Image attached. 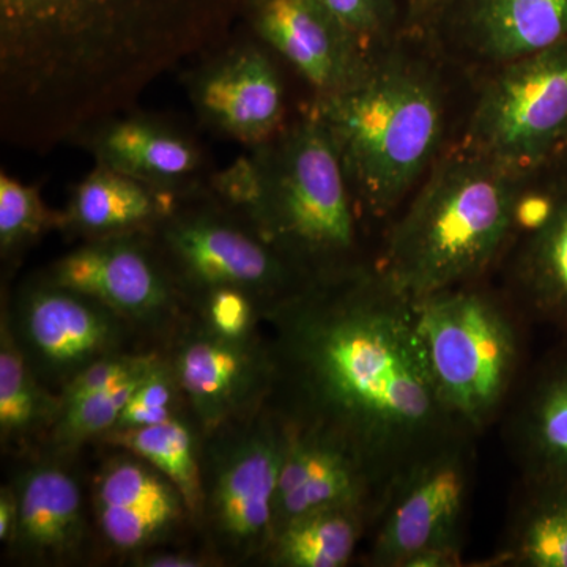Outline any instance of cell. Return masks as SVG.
I'll return each mask as SVG.
<instances>
[{
	"label": "cell",
	"mask_w": 567,
	"mask_h": 567,
	"mask_svg": "<svg viewBox=\"0 0 567 567\" xmlns=\"http://www.w3.org/2000/svg\"><path fill=\"white\" fill-rule=\"evenodd\" d=\"M182 196L95 164L71 189L61 230L82 241L151 233Z\"/></svg>",
	"instance_id": "cell-22"
},
{
	"label": "cell",
	"mask_w": 567,
	"mask_h": 567,
	"mask_svg": "<svg viewBox=\"0 0 567 567\" xmlns=\"http://www.w3.org/2000/svg\"><path fill=\"white\" fill-rule=\"evenodd\" d=\"M465 435L424 454L390 481L371 527L369 565L402 567L417 551L462 548L473 476Z\"/></svg>",
	"instance_id": "cell-11"
},
{
	"label": "cell",
	"mask_w": 567,
	"mask_h": 567,
	"mask_svg": "<svg viewBox=\"0 0 567 567\" xmlns=\"http://www.w3.org/2000/svg\"><path fill=\"white\" fill-rule=\"evenodd\" d=\"M2 319L33 374L58 395L87 365L111 354L140 350L134 346L144 339L102 301L41 274L11 295Z\"/></svg>",
	"instance_id": "cell-10"
},
{
	"label": "cell",
	"mask_w": 567,
	"mask_h": 567,
	"mask_svg": "<svg viewBox=\"0 0 567 567\" xmlns=\"http://www.w3.org/2000/svg\"><path fill=\"white\" fill-rule=\"evenodd\" d=\"M486 566L567 567V481L524 477L505 543Z\"/></svg>",
	"instance_id": "cell-25"
},
{
	"label": "cell",
	"mask_w": 567,
	"mask_h": 567,
	"mask_svg": "<svg viewBox=\"0 0 567 567\" xmlns=\"http://www.w3.org/2000/svg\"><path fill=\"white\" fill-rule=\"evenodd\" d=\"M374 516L361 507H323L292 518L275 533L262 565L342 567L350 563Z\"/></svg>",
	"instance_id": "cell-26"
},
{
	"label": "cell",
	"mask_w": 567,
	"mask_h": 567,
	"mask_svg": "<svg viewBox=\"0 0 567 567\" xmlns=\"http://www.w3.org/2000/svg\"><path fill=\"white\" fill-rule=\"evenodd\" d=\"M391 41L344 91L309 112L333 142L358 212L385 218L417 188L442 148L445 87L435 65Z\"/></svg>",
	"instance_id": "cell-3"
},
{
	"label": "cell",
	"mask_w": 567,
	"mask_h": 567,
	"mask_svg": "<svg viewBox=\"0 0 567 567\" xmlns=\"http://www.w3.org/2000/svg\"><path fill=\"white\" fill-rule=\"evenodd\" d=\"M185 74V87L205 128L254 148L286 126V91L262 41L218 44Z\"/></svg>",
	"instance_id": "cell-15"
},
{
	"label": "cell",
	"mask_w": 567,
	"mask_h": 567,
	"mask_svg": "<svg viewBox=\"0 0 567 567\" xmlns=\"http://www.w3.org/2000/svg\"><path fill=\"white\" fill-rule=\"evenodd\" d=\"M244 14L257 40L293 66L315 96L344 91L368 66L372 52L317 0H248Z\"/></svg>",
	"instance_id": "cell-19"
},
{
	"label": "cell",
	"mask_w": 567,
	"mask_h": 567,
	"mask_svg": "<svg viewBox=\"0 0 567 567\" xmlns=\"http://www.w3.org/2000/svg\"><path fill=\"white\" fill-rule=\"evenodd\" d=\"M262 336L271 363L265 404L349 447L383 492L417 458L470 434L435 393L415 301L375 262L306 284L265 312Z\"/></svg>",
	"instance_id": "cell-1"
},
{
	"label": "cell",
	"mask_w": 567,
	"mask_h": 567,
	"mask_svg": "<svg viewBox=\"0 0 567 567\" xmlns=\"http://www.w3.org/2000/svg\"><path fill=\"white\" fill-rule=\"evenodd\" d=\"M507 252L518 312L567 339V148L528 175Z\"/></svg>",
	"instance_id": "cell-14"
},
{
	"label": "cell",
	"mask_w": 567,
	"mask_h": 567,
	"mask_svg": "<svg viewBox=\"0 0 567 567\" xmlns=\"http://www.w3.org/2000/svg\"><path fill=\"white\" fill-rule=\"evenodd\" d=\"M249 151L260 188L246 219L306 281L368 262L361 256V215L341 159L311 112Z\"/></svg>",
	"instance_id": "cell-5"
},
{
	"label": "cell",
	"mask_w": 567,
	"mask_h": 567,
	"mask_svg": "<svg viewBox=\"0 0 567 567\" xmlns=\"http://www.w3.org/2000/svg\"><path fill=\"white\" fill-rule=\"evenodd\" d=\"M286 445V421L267 404L203 435L196 529L221 566L262 565Z\"/></svg>",
	"instance_id": "cell-7"
},
{
	"label": "cell",
	"mask_w": 567,
	"mask_h": 567,
	"mask_svg": "<svg viewBox=\"0 0 567 567\" xmlns=\"http://www.w3.org/2000/svg\"><path fill=\"white\" fill-rule=\"evenodd\" d=\"M41 275L102 301L158 349L192 312L148 233L82 241Z\"/></svg>",
	"instance_id": "cell-12"
},
{
	"label": "cell",
	"mask_w": 567,
	"mask_h": 567,
	"mask_svg": "<svg viewBox=\"0 0 567 567\" xmlns=\"http://www.w3.org/2000/svg\"><path fill=\"white\" fill-rule=\"evenodd\" d=\"M70 142L91 153L95 164L171 193L193 192L212 175L207 153L192 133L145 112L103 118Z\"/></svg>",
	"instance_id": "cell-20"
},
{
	"label": "cell",
	"mask_w": 567,
	"mask_h": 567,
	"mask_svg": "<svg viewBox=\"0 0 567 567\" xmlns=\"http://www.w3.org/2000/svg\"><path fill=\"white\" fill-rule=\"evenodd\" d=\"M130 566L136 567H213L221 566L215 555L189 554L186 550H153L142 551L136 557L130 558Z\"/></svg>",
	"instance_id": "cell-34"
},
{
	"label": "cell",
	"mask_w": 567,
	"mask_h": 567,
	"mask_svg": "<svg viewBox=\"0 0 567 567\" xmlns=\"http://www.w3.org/2000/svg\"><path fill=\"white\" fill-rule=\"evenodd\" d=\"M328 13L374 52L398 39L399 7L395 0H317Z\"/></svg>",
	"instance_id": "cell-33"
},
{
	"label": "cell",
	"mask_w": 567,
	"mask_h": 567,
	"mask_svg": "<svg viewBox=\"0 0 567 567\" xmlns=\"http://www.w3.org/2000/svg\"><path fill=\"white\" fill-rule=\"evenodd\" d=\"M189 309L205 327L223 338L249 341L262 334V306L237 287L205 290L189 301Z\"/></svg>",
	"instance_id": "cell-31"
},
{
	"label": "cell",
	"mask_w": 567,
	"mask_h": 567,
	"mask_svg": "<svg viewBox=\"0 0 567 567\" xmlns=\"http://www.w3.org/2000/svg\"><path fill=\"white\" fill-rule=\"evenodd\" d=\"M66 458L52 454L29 458L10 483L18 520L6 548L20 565L78 566L91 558L99 532L80 477Z\"/></svg>",
	"instance_id": "cell-16"
},
{
	"label": "cell",
	"mask_w": 567,
	"mask_h": 567,
	"mask_svg": "<svg viewBox=\"0 0 567 567\" xmlns=\"http://www.w3.org/2000/svg\"><path fill=\"white\" fill-rule=\"evenodd\" d=\"M450 0H405L406 20L416 31L429 32Z\"/></svg>",
	"instance_id": "cell-35"
},
{
	"label": "cell",
	"mask_w": 567,
	"mask_h": 567,
	"mask_svg": "<svg viewBox=\"0 0 567 567\" xmlns=\"http://www.w3.org/2000/svg\"><path fill=\"white\" fill-rule=\"evenodd\" d=\"M286 424L275 533L292 518L323 507H361L375 518L383 487L363 461L331 436Z\"/></svg>",
	"instance_id": "cell-21"
},
{
	"label": "cell",
	"mask_w": 567,
	"mask_h": 567,
	"mask_svg": "<svg viewBox=\"0 0 567 567\" xmlns=\"http://www.w3.org/2000/svg\"><path fill=\"white\" fill-rule=\"evenodd\" d=\"M141 379L62 406L48 436L43 454L71 457L87 443L99 442L117 424L123 406Z\"/></svg>",
	"instance_id": "cell-29"
},
{
	"label": "cell",
	"mask_w": 567,
	"mask_h": 567,
	"mask_svg": "<svg viewBox=\"0 0 567 567\" xmlns=\"http://www.w3.org/2000/svg\"><path fill=\"white\" fill-rule=\"evenodd\" d=\"M148 235L188 306L205 290L237 287L256 298L265 315L308 284L248 219L213 196L207 183L183 194Z\"/></svg>",
	"instance_id": "cell-8"
},
{
	"label": "cell",
	"mask_w": 567,
	"mask_h": 567,
	"mask_svg": "<svg viewBox=\"0 0 567 567\" xmlns=\"http://www.w3.org/2000/svg\"><path fill=\"white\" fill-rule=\"evenodd\" d=\"M248 0H0V134L47 152L218 47Z\"/></svg>",
	"instance_id": "cell-2"
},
{
	"label": "cell",
	"mask_w": 567,
	"mask_h": 567,
	"mask_svg": "<svg viewBox=\"0 0 567 567\" xmlns=\"http://www.w3.org/2000/svg\"><path fill=\"white\" fill-rule=\"evenodd\" d=\"M61 399L40 382L18 349L9 324L0 322V446L9 456L43 454Z\"/></svg>",
	"instance_id": "cell-24"
},
{
	"label": "cell",
	"mask_w": 567,
	"mask_h": 567,
	"mask_svg": "<svg viewBox=\"0 0 567 567\" xmlns=\"http://www.w3.org/2000/svg\"><path fill=\"white\" fill-rule=\"evenodd\" d=\"M62 212H54L41 199L39 186L25 185L0 173V257L2 262H20L33 245L50 230H61Z\"/></svg>",
	"instance_id": "cell-28"
},
{
	"label": "cell",
	"mask_w": 567,
	"mask_h": 567,
	"mask_svg": "<svg viewBox=\"0 0 567 567\" xmlns=\"http://www.w3.org/2000/svg\"><path fill=\"white\" fill-rule=\"evenodd\" d=\"M415 309L435 393L447 415L475 434L494 420L520 372L525 317L477 282L415 301Z\"/></svg>",
	"instance_id": "cell-6"
},
{
	"label": "cell",
	"mask_w": 567,
	"mask_h": 567,
	"mask_svg": "<svg viewBox=\"0 0 567 567\" xmlns=\"http://www.w3.org/2000/svg\"><path fill=\"white\" fill-rule=\"evenodd\" d=\"M200 435L267 401L271 363L264 336L233 341L189 312L162 346Z\"/></svg>",
	"instance_id": "cell-13"
},
{
	"label": "cell",
	"mask_w": 567,
	"mask_h": 567,
	"mask_svg": "<svg viewBox=\"0 0 567 567\" xmlns=\"http://www.w3.org/2000/svg\"><path fill=\"white\" fill-rule=\"evenodd\" d=\"M121 451L96 475L92 513L104 546L130 559L171 543L194 522L181 491L162 472Z\"/></svg>",
	"instance_id": "cell-17"
},
{
	"label": "cell",
	"mask_w": 567,
	"mask_h": 567,
	"mask_svg": "<svg viewBox=\"0 0 567 567\" xmlns=\"http://www.w3.org/2000/svg\"><path fill=\"white\" fill-rule=\"evenodd\" d=\"M18 520V503L13 487L2 486L0 488V543L3 547L9 546L13 537Z\"/></svg>",
	"instance_id": "cell-36"
},
{
	"label": "cell",
	"mask_w": 567,
	"mask_h": 567,
	"mask_svg": "<svg viewBox=\"0 0 567 567\" xmlns=\"http://www.w3.org/2000/svg\"><path fill=\"white\" fill-rule=\"evenodd\" d=\"M200 440L193 417L183 415L162 424L112 431L96 443L128 451L162 472L181 491L197 527L203 498Z\"/></svg>",
	"instance_id": "cell-27"
},
{
	"label": "cell",
	"mask_w": 567,
	"mask_h": 567,
	"mask_svg": "<svg viewBox=\"0 0 567 567\" xmlns=\"http://www.w3.org/2000/svg\"><path fill=\"white\" fill-rule=\"evenodd\" d=\"M513 435L524 477L567 481V339L536 369Z\"/></svg>",
	"instance_id": "cell-23"
},
{
	"label": "cell",
	"mask_w": 567,
	"mask_h": 567,
	"mask_svg": "<svg viewBox=\"0 0 567 567\" xmlns=\"http://www.w3.org/2000/svg\"><path fill=\"white\" fill-rule=\"evenodd\" d=\"M183 415H189L188 406L173 369L162 352L151 371L134 388L112 431L162 424Z\"/></svg>",
	"instance_id": "cell-30"
},
{
	"label": "cell",
	"mask_w": 567,
	"mask_h": 567,
	"mask_svg": "<svg viewBox=\"0 0 567 567\" xmlns=\"http://www.w3.org/2000/svg\"><path fill=\"white\" fill-rule=\"evenodd\" d=\"M465 148L535 174L567 148V39L488 71Z\"/></svg>",
	"instance_id": "cell-9"
},
{
	"label": "cell",
	"mask_w": 567,
	"mask_h": 567,
	"mask_svg": "<svg viewBox=\"0 0 567 567\" xmlns=\"http://www.w3.org/2000/svg\"><path fill=\"white\" fill-rule=\"evenodd\" d=\"M159 353L162 349L130 350L95 361L62 388L59 393L61 405L65 406L87 395L114 390L141 379L151 371Z\"/></svg>",
	"instance_id": "cell-32"
},
{
	"label": "cell",
	"mask_w": 567,
	"mask_h": 567,
	"mask_svg": "<svg viewBox=\"0 0 567 567\" xmlns=\"http://www.w3.org/2000/svg\"><path fill=\"white\" fill-rule=\"evenodd\" d=\"M432 35L470 65L492 71L567 39V0H450Z\"/></svg>",
	"instance_id": "cell-18"
},
{
	"label": "cell",
	"mask_w": 567,
	"mask_h": 567,
	"mask_svg": "<svg viewBox=\"0 0 567 567\" xmlns=\"http://www.w3.org/2000/svg\"><path fill=\"white\" fill-rule=\"evenodd\" d=\"M527 178L464 145L440 156L377 268L412 301L480 281L509 248Z\"/></svg>",
	"instance_id": "cell-4"
}]
</instances>
